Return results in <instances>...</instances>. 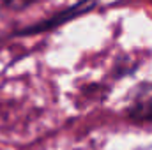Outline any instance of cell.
<instances>
[{"label":"cell","instance_id":"2","mask_svg":"<svg viewBox=\"0 0 152 150\" xmlns=\"http://www.w3.org/2000/svg\"><path fill=\"white\" fill-rule=\"evenodd\" d=\"M129 117L136 120H152V97L134 103V106H131L129 110Z\"/></svg>","mask_w":152,"mask_h":150},{"label":"cell","instance_id":"3","mask_svg":"<svg viewBox=\"0 0 152 150\" xmlns=\"http://www.w3.org/2000/svg\"><path fill=\"white\" fill-rule=\"evenodd\" d=\"M0 2L4 4V7H7V9H11V11H21V9H25V7L32 5L36 0H0Z\"/></svg>","mask_w":152,"mask_h":150},{"label":"cell","instance_id":"1","mask_svg":"<svg viewBox=\"0 0 152 150\" xmlns=\"http://www.w3.org/2000/svg\"><path fill=\"white\" fill-rule=\"evenodd\" d=\"M92 0H83L80 5H76L73 9H67V11H64V12H60V14H57V18H51L50 21H46V23H39L36 27H32V28H28V30H25V34L27 32H41V30H50L51 27H55V25H58V23H62V21H66V20H69V18H73V14H78L80 11H87V9H90L92 7Z\"/></svg>","mask_w":152,"mask_h":150}]
</instances>
